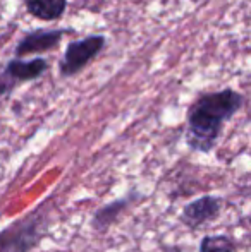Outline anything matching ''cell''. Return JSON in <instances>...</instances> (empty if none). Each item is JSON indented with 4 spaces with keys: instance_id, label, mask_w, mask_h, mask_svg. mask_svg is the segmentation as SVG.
Instances as JSON below:
<instances>
[{
    "instance_id": "cell-8",
    "label": "cell",
    "mask_w": 251,
    "mask_h": 252,
    "mask_svg": "<svg viewBox=\"0 0 251 252\" xmlns=\"http://www.w3.org/2000/svg\"><path fill=\"white\" fill-rule=\"evenodd\" d=\"M126 206H127V199H121V201H114V202H110V204L100 208L93 215V220H91L93 228L97 230V232H104V230H107L108 226L117 220V216L124 211Z\"/></svg>"
},
{
    "instance_id": "cell-9",
    "label": "cell",
    "mask_w": 251,
    "mask_h": 252,
    "mask_svg": "<svg viewBox=\"0 0 251 252\" xmlns=\"http://www.w3.org/2000/svg\"><path fill=\"white\" fill-rule=\"evenodd\" d=\"M200 252H236V244L229 235H207L200 242Z\"/></svg>"
},
{
    "instance_id": "cell-10",
    "label": "cell",
    "mask_w": 251,
    "mask_h": 252,
    "mask_svg": "<svg viewBox=\"0 0 251 252\" xmlns=\"http://www.w3.org/2000/svg\"><path fill=\"white\" fill-rule=\"evenodd\" d=\"M50 252H66V251H50Z\"/></svg>"
},
{
    "instance_id": "cell-1",
    "label": "cell",
    "mask_w": 251,
    "mask_h": 252,
    "mask_svg": "<svg viewBox=\"0 0 251 252\" xmlns=\"http://www.w3.org/2000/svg\"><path fill=\"white\" fill-rule=\"evenodd\" d=\"M245 96L232 88L203 93L188 110L186 143L193 151L210 153L222 134V127L241 110Z\"/></svg>"
},
{
    "instance_id": "cell-3",
    "label": "cell",
    "mask_w": 251,
    "mask_h": 252,
    "mask_svg": "<svg viewBox=\"0 0 251 252\" xmlns=\"http://www.w3.org/2000/svg\"><path fill=\"white\" fill-rule=\"evenodd\" d=\"M107 43L104 34H90L81 40H72L67 43L62 60L59 62V72L62 77H72L79 74L91 60L102 53Z\"/></svg>"
},
{
    "instance_id": "cell-4",
    "label": "cell",
    "mask_w": 251,
    "mask_h": 252,
    "mask_svg": "<svg viewBox=\"0 0 251 252\" xmlns=\"http://www.w3.org/2000/svg\"><path fill=\"white\" fill-rule=\"evenodd\" d=\"M48 70V60L36 57L31 60L10 59L5 69L0 70V96H9L16 86L41 77Z\"/></svg>"
},
{
    "instance_id": "cell-7",
    "label": "cell",
    "mask_w": 251,
    "mask_h": 252,
    "mask_svg": "<svg viewBox=\"0 0 251 252\" xmlns=\"http://www.w3.org/2000/svg\"><path fill=\"white\" fill-rule=\"evenodd\" d=\"M24 7L31 17L52 23L66 14L67 0H24Z\"/></svg>"
},
{
    "instance_id": "cell-5",
    "label": "cell",
    "mask_w": 251,
    "mask_h": 252,
    "mask_svg": "<svg viewBox=\"0 0 251 252\" xmlns=\"http://www.w3.org/2000/svg\"><path fill=\"white\" fill-rule=\"evenodd\" d=\"M66 30H35L26 33L16 47V59L26 55H40V53L55 50L61 45Z\"/></svg>"
},
{
    "instance_id": "cell-2",
    "label": "cell",
    "mask_w": 251,
    "mask_h": 252,
    "mask_svg": "<svg viewBox=\"0 0 251 252\" xmlns=\"http://www.w3.org/2000/svg\"><path fill=\"white\" fill-rule=\"evenodd\" d=\"M43 226L45 220L41 218V208L40 211L14 221L3 232H0V252H30L40 244Z\"/></svg>"
},
{
    "instance_id": "cell-6",
    "label": "cell",
    "mask_w": 251,
    "mask_h": 252,
    "mask_svg": "<svg viewBox=\"0 0 251 252\" xmlns=\"http://www.w3.org/2000/svg\"><path fill=\"white\" fill-rule=\"evenodd\" d=\"M222 211V199L217 196H203L200 199L191 201L184 206L181 215V221L191 228L205 225L215 220Z\"/></svg>"
}]
</instances>
